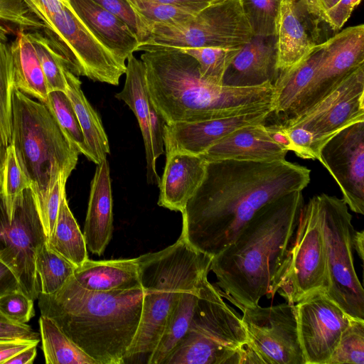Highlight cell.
<instances>
[{"label": "cell", "instance_id": "obj_1", "mask_svg": "<svg viewBox=\"0 0 364 364\" xmlns=\"http://www.w3.org/2000/svg\"><path fill=\"white\" fill-rule=\"evenodd\" d=\"M310 175L307 167L286 159L208 161L203 183L181 213V235L196 250L214 257L266 204L303 191Z\"/></svg>", "mask_w": 364, "mask_h": 364}, {"label": "cell", "instance_id": "obj_2", "mask_svg": "<svg viewBox=\"0 0 364 364\" xmlns=\"http://www.w3.org/2000/svg\"><path fill=\"white\" fill-rule=\"evenodd\" d=\"M303 205L302 191L266 204L212 257L210 271L223 298L240 309L258 304L266 295L274 296L287 269Z\"/></svg>", "mask_w": 364, "mask_h": 364}, {"label": "cell", "instance_id": "obj_3", "mask_svg": "<svg viewBox=\"0 0 364 364\" xmlns=\"http://www.w3.org/2000/svg\"><path fill=\"white\" fill-rule=\"evenodd\" d=\"M151 102L166 124L193 122L272 109L274 85L238 87L202 77L197 61L177 48L144 52Z\"/></svg>", "mask_w": 364, "mask_h": 364}, {"label": "cell", "instance_id": "obj_4", "mask_svg": "<svg viewBox=\"0 0 364 364\" xmlns=\"http://www.w3.org/2000/svg\"><path fill=\"white\" fill-rule=\"evenodd\" d=\"M41 315L52 319L97 364H121L141 322L144 290L95 291L72 276L56 292L39 293Z\"/></svg>", "mask_w": 364, "mask_h": 364}, {"label": "cell", "instance_id": "obj_5", "mask_svg": "<svg viewBox=\"0 0 364 364\" xmlns=\"http://www.w3.org/2000/svg\"><path fill=\"white\" fill-rule=\"evenodd\" d=\"M212 257L192 247L181 235L165 249L136 257L143 309L127 359L154 351L181 294L208 277Z\"/></svg>", "mask_w": 364, "mask_h": 364}, {"label": "cell", "instance_id": "obj_6", "mask_svg": "<svg viewBox=\"0 0 364 364\" xmlns=\"http://www.w3.org/2000/svg\"><path fill=\"white\" fill-rule=\"evenodd\" d=\"M31 182L39 213L60 174L69 177L80 153L46 105L14 88L11 142Z\"/></svg>", "mask_w": 364, "mask_h": 364}, {"label": "cell", "instance_id": "obj_7", "mask_svg": "<svg viewBox=\"0 0 364 364\" xmlns=\"http://www.w3.org/2000/svg\"><path fill=\"white\" fill-rule=\"evenodd\" d=\"M246 333L241 316L205 278L188 328L176 350L185 364H242Z\"/></svg>", "mask_w": 364, "mask_h": 364}, {"label": "cell", "instance_id": "obj_8", "mask_svg": "<svg viewBox=\"0 0 364 364\" xmlns=\"http://www.w3.org/2000/svg\"><path fill=\"white\" fill-rule=\"evenodd\" d=\"M24 1L43 22L45 36L71 73L93 81L119 85L126 65L94 36L68 1Z\"/></svg>", "mask_w": 364, "mask_h": 364}, {"label": "cell", "instance_id": "obj_9", "mask_svg": "<svg viewBox=\"0 0 364 364\" xmlns=\"http://www.w3.org/2000/svg\"><path fill=\"white\" fill-rule=\"evenodd\" d=\"M316 196L326 247V294L349 316L364 319V290L354 265L352 215L342 198L326 193Z\"/></svg>", "mask_w": 364, "mask_h": 364}, {"label": "cell", "instance_id": "obj_10", "mask_svg": "<svg viewBox=\"0 0 364 364\" xmlns=\"http://www.w3.org/2000/svg\"><path fill=\"white\" fill-rule=\"evenodd\" d=\"M254 33L241 0H223L177 24L156 23L136 51L161 48H242Z\"/></svg>", "mask_w": 364, "mask_h": 364}, {"label": "cell", "instance_id": "obj_11", "mask_svg": "<svg viewBox=\"0 0 364 364\" xmlns=\"http://www.w3.org/2000/svg\"><path fill=\"white\" fill-rule=\"evenodd\" d=\"M46 240L32 188L23 191L11 208L0 193V262L12 271L21 290L33 301L40 293L35 254Z\"/></svg>", "mask_w": 364, "mask_h": 364}, {"label": "cell", "instance_id": "obj_12", "mask_svg": "<svg viewBox=\"0 0 364 364\" xmlns=\"http://www.w3.org/2000/svg\"><path fill=\"white\" fill-rule=\"evenodd\" d=\"M240 309L247 336L242 364H306L294 304Z\"/></svg>", "mask_w": 364, "mask_h": 364}, {"label": "cell", "instance_id": "obj_13", "mask_svg": "<svg viewBox=\"0 0 364 364\" xmlns=\"http://www.w3.org/2000/svg\"><path fill=\"white\" fill-rule=\"evenodd\" d=\"M364 121V64L349 73L327 96L301 114L278 123L309 139L318 159L323 146L342 129Z\"/></svg>", "mask_w": 364, "mask_h": 364}, {"label": "cell", "instance_id": "obj_14", "mask_svg": "<svg viewBox=\"0 0 364 364\" xmlns=\"http://www.w3.org/2000/svg\"><path fill=\"white\" fill-rule=\"evenodd\" d=\"M328 288L326 247L316 196L301 208L289 263L277 292L296 304Z\"/></svg>", "mask_w": 364, "mask_h": 364}, {"label": "cell", "instance_id": "obj_15", "mask_svg": "<svg viewBox=\"0 0 364 364\" xmlns=\"http://www.w3.org/2000/svg\"><path fill=\"white\" fill-rule=\"evenodd\" d=\"M294 307L306 364H327L351 317L324 291L306 296Z\"/></svg>", "mask_w": 364, "mask_h": 364}, {"label": "cell", "instance_id": "obj_16", "mask_svg": "<svg viewBox=\"0 0 364 364\" xmlns=\"http://www.w3.org/2000/svg\"><path fill=\"white\" fill-rule=\"evenodd\" d=\"M323 43L324 53L317 70L287 119L301 114L318 103L349 73L364 64L363 23L348 27Z\"/></svg>", "mask_w": 364, "mask_h": 364}, {"label": "cell", "instance_id": "obj_17", "mask_svg": "<svg viewBox=\"0 0 364 364\" xmlns=\"http://www.w3.org/2000/svg\"><path fill=\"white\" fill-rule=\"evenodd\" d=\"M337 183L348 208L364 214V121L330 139L318 159Z\"/></svg>", "mask_w": 364, "mask_h": 364}, {"label": "cell", "instance_id": "obj_18", "mask_svg": "<svg viewBox=\"0 0 364 364\" xmlns=\"http://www.w3.org/2000/svg\"><path fill=\"white\" fill-rule=\"evenodd\" d=\"M272 109L193 122L165 124L166 154L172 152L202 155L214 144L245 126L265 124Z\"/></svg>", "mask_w": 364, "mask_h": 364}, {"label": "cell", "instance_id": "obj_19", "mask_svg": "<svg viewBox=\"0 0 364 364\" xmlns=\"http://www.w3.org/2000/svg\"><path fill=\"white\" fill-rule=\"evenodd\" d=\"M318 22L298 0H279L274 35L279 76L300 63L320 43L313 28Z\"/></svg>", "mask_w": 364, "mask_h": 364}, {"label": "cell", "instance_id": "obj_20", "mask_svg": "<svg viewBox=\"0 0 364 364\" xmlns=\"http://www.w3.org/2000/svg\"><path fill=\"white\" fill-rule=\"evenodd\" d=\"M278 77L274 36H253L227 69L223 84L238 87L274 85Z\"/></svg>", "mask_w": 364, "mask_h": 364}, {"label": "cell", "instance_id": "obj_21", "mask_svg": "<svg viewBox=\"0 0 364 364\" xmlns=\"http://www.w3.org/2000/svg\"><path fill=\"white\" fill-rule=\"evenodd\" d=\"M288 151L273 139L265 124H256L232 132L200 156L207 161L224 159L272 161L285 160Z\"/></svg>", "mask_w": 364, "mask_h": 364}, {"label": "cell", "instance_id": "obj_22", "mask_svg": "<svg viewBox=\"0 0 364 364\" xmlns=\"http://www.w3.org/2000/svg\"><path fill=\"white\" fill-rule=\"evenodd\" d=\"M166 156L158 205L182 213L203 183L208 161L201 156L181 152L166 154Z\"/></svg>", "mask_w": 364, "mask_h": 364}, {"label": "cell", "instance_id": "obj_23", "mask_svg": "<svg viewBox=\"0 0 364 364\" xmlns=\"http://www.w3.org/2000/svg\"><path fill=\"white\" fill-rule=\"evenodd\" d=\"M109 165L107 159L97 164L90 192L83 235L87 250L102 255L112 235L113 211Z\"/></svg>", "mask_w": 364, "mask_h": 364}, {"label": "cell", "instance_id": "obj_24", "mask_svg": "<svg viewBox=\"0 0 364 364\" xmlns=\"http://www.w3.org/2000/svg\"><path fill=\"white\" fill-rule=\"evenodd\" d=\"M69 4L94 36L119 62H125L140 43L136 33L119 17L92 0H68Z\"/></svg>", "mask_w": 364, "mask_h": 364}, {"label": "cell", "instance_id": "obj_25", "mask_svg": "<svg viewBox=\"0 0 364 364\" xmlns=\"http://www.w3.org/2000/svg\"><path fill=\"white\" fill-rule=\"evenodd\" d=\"M126 78L122 91L115 97L124 101L135 114L143 136L146 160V178L149 183L159 184L160 178L156 169L150 136V109L151 102L148 93L145 67L143 62L133 54L127 59Z\"/></svg>", "mask_w": 364, "mask_h": 364}, {"label": "cell", "instance_id": "obj_26", "mask_svg": "<svg viewBox=\"0 0 364 364\" xmlns=\"http://www.w3.org/2000/svg\"><path fill=\"white\" fill-rule=\"evenodd\" d=\"M73 276L81 287L90 291H126L141 287L137 258L88 259L75 267Z\"/></svg>", "mask_w": 364, "mask_h": 364}, {"label": "cell", "instance_id": "obj_27", "mask_svg": "<svg viewBox=\"0 0 364 364\" xmlns=\"http://www.w3.org/2000/svg\"><path fill=\"white\" fill-rule=\"evenodd\" d=\"M323 53L322 42L300 63L279 76L274 85L272 113L282 121L289 117L311 83Z\"/></svg>", "mask_w": 364, "mask_h": 364}, {"label": "cell", "instance_id": "obj_28", "mask_svg": "<svg viewBox=\"0 0 364 364\" xmlns=\"http://www.w3.org/2000/svg\"><path fill=\"white\" fill-rule=\"evenodd\" d=\"M10 47L14 88L44 103L48 90L40 60L26 31L19 30Z\"/></svg>", "mask_w": 364, "mask_h": 364}, {"label": "cell", "instance_id": "obj_29", "mask_svg": "<svg viewBox=\"0 0 364 364\" xmlns=\"http://www.w3.org/2000/svg\"><path fill=\"white\" fill-rule=\"evenodd\" d=\"M65 94L74 108L86 143L98 164L110 154L109 144L100 117L93 109L81 89L78 76L70 70L66 73Z\"/></svg>", "mask_w": 364, "mask_h": 364}, {"label": "cell", "instance_id": "obj_30", "mask_svg": "<svg viewBox=\"0 0 364 364\" xmlns=\"http://www.w3.org/2000/svg\"><path fill=\"white\" fill-rule=\"evenodd\" d=\"M46 245L75 267L89 259L83 233L68 206L65 191L61 197L54 230Z\"/></svg>", "mask_w": 364, "mask_h": 364}, {"label": "cell", "instance_id": "obj_31", "mask_svg": "<svg viewBox=\"0 0 364 364\" xmlns=\"http://www.w3.org/2000/svg\"><path fill=\"white\" fill-rule=\"evenodd\" d=\"M203 279L200 284L183 291L169 316L157 346L149 355L147 363L162 364L166 357L184 336L192 318Z\"/></svg>", "mask_w": 364, "mask_h": 364}, {"label": "cell", "instance_id": "obj_32", "mask_svg": "<svg viewBox=\"0 0 364 364\" xmlns=\"http://www.w3.org/2000/svg\"><path fill=\"white\" fill-rule=\"evenodd\" d=\"M42 349L47 364H97L50 318L38 321Z\"/></svg>", "mask_w": 364, "mask_h": 364}, {"label": "cell", "instance_id": "obj_33", "mask_svg": "<svg viewBox=\"0 0 364 364\" xmlns=\"http://www.w3.org/2000/svg\"><path fill=\"white\" fill-rule=\"evenodd\" d=\"M35 267L40 293L51 294L59 290L73 275L75 266L49 249L46 242L36 251Z\"/></svg>", "mask_w": 364, "mask_h": 364}, {"label": "cell", "instance_id": "obj_34", "mask_svg": "<svg viewBox=\"0 0 364 364\" xmlns=\"http://www.w3.org/2000/svg\"><path fill=\"white\" fill-rule=\"evenodd\" d=\"M43 104L50 110L71 144L80 154L95 164L94 155L86 143L74 108L65 92H50L47 100Z\"/></svg>", "mask_w": 364, "mask_h": 364}, {"label": "cell", "instance_id": "obj_35", "mask_svg": "<svg viewBox=\"0 0 364 364\" xmlns=\"http://www.w3.org/2000/svg\"><path fill=\"white\" fill-rule=\"evenodd\" d=\"M36 50L44 74L48 93L67 90L66 73L69 70L63 58L48 39L38 31L26 32Z\"/></svg>", "mask_w": 364, "mask_h": 364}, {"label": "cell", "instance_id": "obj_36", "mask_svg": "<svg viewBox=\"0 0 364 364\" xmlns=\"http://www.w3.org/2000/svg\"><path fill=\"white\" fill-rule=\"evenodd\" d=\"M240 48L202 47L177 49L192 56L197 61L202 77L211 82L223 85L225 72Z\"/></svg>", "mask_w": 364, "mask_h": 364}, {"label": "cell", "instance_id": "obj_37", "mask_svg": "<svg viewBox=\"0 0 364 364\" xmlns=\"http://www.w3.org/2000/svg\"><path fill=\"white\" fill-rule=\"evenodd\" d=\"M13 90L11 47L0 41V135L6 147L11 142Z\"/></svg>", "mask_w": 364, "mask_h": 364}, {"label": "cell", "instance_id": "obj_38", "mask_svg": "<svg viewBox=\"0 0 364 364\" xmlns=\"http://www.w3.org/2000/svg\"><path fill=\"white\" fill-rule=\"evenodd\" d=\"M327 364H364V319L350 318Z\"/></svg>", "mask_w": 364, "mask_h": 364}, {"label": "cell", "instance_id": "obj_39", "mask_svg": "<svg viewBox=\"0 0 364 364\" xmlns=\"http://www.w3.org/2000/svg\"><path fill=\"white\" fill-rule=\"evenodd\" d=\"M126 1L132 9L144 19L151 31L154 24L177 25L196 15L157 0Z\"/></svg>", "mask_w": 364, "mask_h": 364}, {"label": "cell", "instance_id": "obj_40", "mask_svg": "<svg viewBox=\"0 0 364 364\" xmlns=\"http://www.w3.org/2000/svg\"><path fill=\"white\" fill-rule=\"evenodd\" d=\"M254 36L274 35L279 0H241Z\"/></svg>", "mask_w": 364, "mask_h": 364}, {"label": "cell", "instance_id": "obj_41", "mask_svg": "<svg viewBox=\"0 0 364 364\" xmlns=\"http://www.w3.org/2000/svg\"><path fill=\"white\" fill-rule=\"evenodd\" d=\"M31 187V182L23 171L12 144L6 147L3 175L2 194L6 205H14L17 196L25 189Z\"/></svg>", "mask_w": 364, "mask_h": 364}, {"label": "cell", "instance_id": "obj_42", "mask_svg": "<svg viewBox=\"0 0 364 364\" xmlns=\"http://www.w3.org/2000/svg\"><path fill=\"white\" fill-rule=\"evenodd\" d=\"M0 20L16 25L20 30H43L44 25L24 0H0Z\"/></svg>", "mask_w": 364, "mask_h": 364}, {"label": "cell", "instance_id": "obj_43", "mask_svg": "<svg viewBox=\"0 0 364 364\" xmlns=\"http://www.w3.org/2000/svg\"><path fill=\"white\" fill-rule=\"evenodd\" d=\"M33 301L21 289L13 290L0 296V312L14 322L26 323L35 315Z\"/></svg>", "mask_w": 364, "mask_h": 364}, {"label": "cell", "instance_id": "obj_44", "mask_svg": "<svg viewBox=\"0 0 364 364\" xmlns=\"http://www.w3.org/2000/svg\"><path fill=\"white\" fill-rule=\"evenodd\" d=\"M92 1L122 19L136 33L140 44L144 43L151 36L150 28L126 0Z\"/></svg>", "mask_w": 364, "mask_h": 364}, {"label": "cell", "instance_id": "obj_45", "mask_svg": "<svg viewBox=\"0 0 364 364\" xmlns=\"http://www.w3.org/2000/svg\"><path fill=\"white\" fill-rule=\"evenodd\" d=\"M68 178L63 173L60 174L49 194L44 208L39 213L47 238L52 235L54 230L61 197L65 191V184Z\"/></svg>", "mask_w": 364, "mask_h": 364}, {"label": "cell", "instance_id": "obj_46", "mask_svg": "<svg viewBox=\"0 0 364 364\" xmlns=\"http://www.w3.org/2000/svg\"><path fill=\"white\" fill-rule=\"evenodd\" d=\"M0 340L40 341V335L26 323L14 322L0 312Z\"/></svg>", "mask_w": 364, "mask_h": 364}, {"label": "cell", "instance_id": "obj_47", "mask_svg": "<svg viewBox=\"0 0 364 364\" xmlns=\"http://www.w3.org/2000/svg\"><path fill=\"white\" fill-rule=\"evenodd\" d=\"M362 0H337L328 10V26L333 31H340L349 19L353 11Z\"/></svg>", "mask_w": 364, "mask_h": 364}, {"label": "cell", "instance_id": "obj_48", "mask_svg": "<svg viewBox=\"0 0 364 364\" xmlns=\"http://www.w3.org/2000/svg\"><path fill=\"white\" fill-rule=\"evenodd\" d=\"M165 124L164 119L156 110L151 103L149 127L152 151L156 160L164 152V131Z\"/></svg>", "mask_w": 364, "mask_h": 364}, {"label": "cell", "instance_id": "obj_49", "mask_svg": "<svg viewBox=\"0 0 364 364\" xmlns=\"http://www.w3.org/2000/svg\"><path fill=\"white\" fill-rule=\"evenodd\" d=\"M38 341L23 340H0V364H5L12 356Z\"/></svg>", "mask_w": 364, "mask_h": 364}, {"label": "cell", "instance_id": "obj_50", "mask_svg": "<svg viewBox=\"0 0 364 364\" xmlns=\"http://www.w3.org/2000/svg\"><path fill=\"white\" fill-rule=\"evenodd\" d=\"M306 11L319 22L328 25L327 10L334 4L333 0H298Z\"/></svg>", "mask_w": 364, "mask_h": 364}, {"label": "cell", "instance_id": "obj_51", "mask_svg": "<svg viewBox=\"0 0 364 364\" xmlns=\"http://www.w3.org/2000/svg\"><path fill=\"white\" fill-rule=\"evenodd\" d=\"M170 4L192 14H197L205 9L223 0H157Z\"/></svg>", "mask_w": 364, "mask_h": 364}, {"label": "cell", "instance_id": "obj_52", "mask_svg": "<svg viewBox=\"0 0 364 364\" xmlns=\"http://www.w3.org/2000/svg\"><path fill=\"white\" fill-rule=\"evenodd\" d=\"M16 289H21L16 277L6 265L0 262V296Z\"/></svg>", "mask_w": 364, "mask_h": 364}, {"label": "cell", "instance_id": "obj_53", "mask_svg": "<svg viewBox=\"0 0 364 364\" xmlns=\"http://www.w3.org/2000/svg\"><path fill=\"white\" fill-rule=\"evenodd\" d=\"M37 345L31 346L12 356L5 364H31L36 356Z\"/></svg>", "mask_w": 364, "mask_h": 364}, {"label": "cell", "instance_id": "obj_54", "mask_svg": "<svg viewBox=\"0 0 364 364\" xmlns=\"http://www.w3.org/2000/svg\"><path fill=\"white\" fill-rule=\"evenodd\" d=\"M364 232L362 231H355L353 236V249L355 250L361 259L363 260L364 256Z\"/></svg>", "mask_w": 364, "mask_h": 364}, {"label": "cell", "instance_id": "obj_55", "mask_svg": "<svg viewBox=\"0 0 364 364\" xmlns=\"http://www.w3.org/2000/svg\"><path fill=\"white\" fill-rule=\"evenodd\" d=\"M6 154V146H4L0 135V193H2L3 175Z\"/></svg>", "mask_w": 364, "mask_h": 364}, {"label": "cell", "instance_id": "obj_56", "mask_svg": "<svg viewBox=\"0 0 364 364\" xmlns=\"http://www.w3.org/2000/svg\"><path fill=\"white\" fill-rule=\"evenodd\" d=\"M7 30L2 26L0 25V41H6L7 40Z\"/></svg>", "mask_w": 364, "mask_h": 364}, {"label": "cell", "instance_id": "obj_57", "mask_svg": "<svg viewBox=\"0 0 364 364\" xmlns=\"http://www.w3.org/2000/svg\"><path fill=\"white\" fill-rule=\"evenodd\" d=\"M337 0H333L334 3Z\"/></svg>", "mask_w": 364, "mask_h": 364}, {"label": "cell", "instance_id": "obj_58", "mask_svg": "<svg viewBox=\"0 0 364 364\" xmlns=\"http://www.w3.org/2000/svg\"><path fill=\"white\" fill-rule=\"evenodd\" d=\"M64 1H68V0H64Z\"/></svg>", "mask_w": 364, "mask_h": 364}]
</instances>
